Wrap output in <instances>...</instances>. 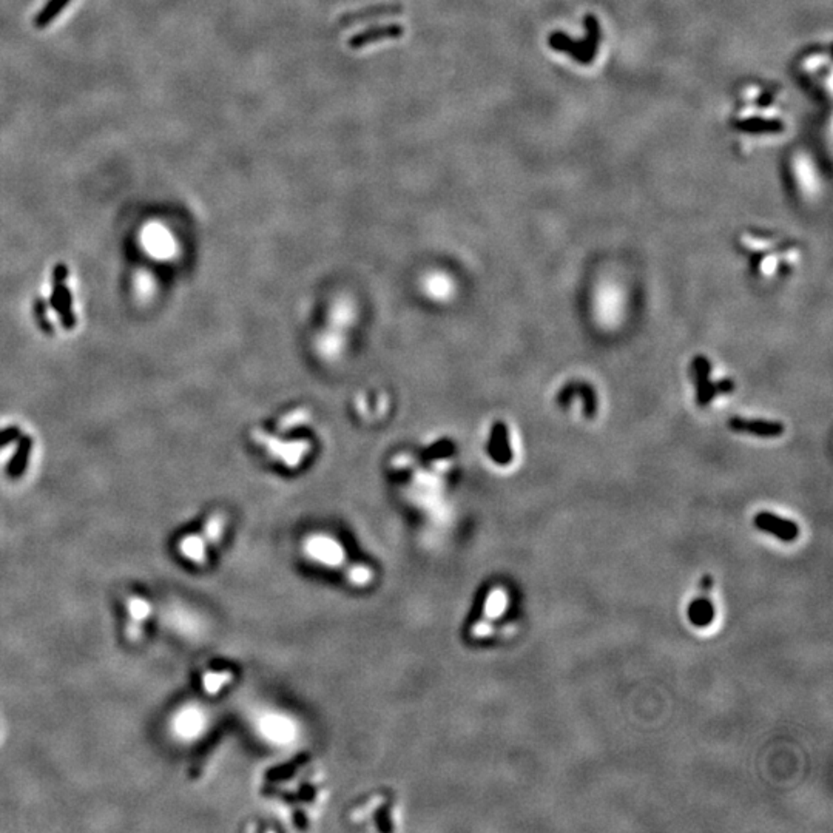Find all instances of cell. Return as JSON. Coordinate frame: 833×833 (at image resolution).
<instances>
[{
	"instance_id": "1",
	"label": "cell",
	"mask_w": 833,
	"mask_h": 833,
	"mask_svg": "<svg viewBox=\"0 0 833 833\" xmlns=\"http://www.w3.org/2000/svg\"><path fill=\"white\" fill-rule=\"evenodd\" d=\"M304 553L316 565L343 571L347 581L354 585L364 586L372 582L374 573L366 565L351 563L347 554L335 537L326 534H314L304 542Z\"/></svg>"
},
{
	"instance_id": "2",
	"label": "cell",
	"mask_w": 833,
	"mask_h": 833,
	"mask_svg": "<svg viewBox=\"0 0 833 833\" xmlns=\"http://www.w3.org/2000/svg\"><path fill=\"white\" fill-rule=\"evenodd\" d=\"M693 378L696 383V399L699 406L709 404L718 394H727L733 391V383L730 380H724L719 383H711L710 372L711 364L705 356H696L693 360Z\"/></svg>"
},
{
	"instance_id": "3",
	"label": "cell",
	"mask_w": 833,
	"mask_h": 833,
	"mask_svg": "<svg viewBox=\"0 0 833 833\" xmlns=\"http://www.w3.org/2000/svg\"><path fill=\"white\" fill-rule=\"evenodd\" d=\"M755 527L761 531H764L767 534H772L776 538H780L782 542H793L796 541L798 536H799V527L798 523H795L793 520L789 519H784L780 517V515H776L773 512H768V511H761L755 515Z\"/></svg>"
},
{
	"instance_id": "4",
	"label": "cell",
	"mask_w": 833,
	"mask_h": 833,
	"mask_svg": "<svg viewBox=\"0 0 833 833\" xmlns=\"http://www.w3.org/2000/svg\"><path fill=\"white\" fill-rule=\"evenodd\" d=\"M576 396L582 399L583 415L586 418H593L594 415H596L598 395H596V391H594V387L590 383L571 382L567 386H563L557 395V403L560 404V406L565 408L571 401H573V399H576Z\"/></svg>"
},
{
	"instance_id": "5",
	"label": "cell",
	"mask_w": 833,
	"mask_h": 833,
	"mask_svg": "<svg viewBox=\"0 0 833 833\" xmlns=\"http://www.w3.org/2000/svg\"><path fill=\"white\" fill-rule=\"evenodd\" d=\"M403 36H404V27L399 25V23H389V25L372 27V28L361 31V33L355 34L349 39L347 45H349V49L359 50V49H363V46H368L370 44L382 42V41H391V39H399Z\"/></svg>"
},
{
	"instance_id": "6",
	"label": "cell",
	"mask_w": 833,
	"mask_h": 833,
	"mask_svg": "<svg viewBox=\"0 0 833 833\" xmlns=\"http://www.w3.org/2000/svg\"><path fill=\"white\" fill-rule=\"evenodd\" d=\"M730 430L735 432L756 435V437H780L784 434V426L777 422H768V420H750V418H732L728 422Z\"/></svg>"
},
{
	"instance_id": "7",
	"label": "cell",
	"mask_w": 833,
	"mask_h": 833,
	"mask_svg": "<svg viewBox=\"0 0 833 833\" xmlns=\"http://www.w3.org/2000/svg\"><path fill=\"white\" fill-rule=\"evenodd\" d=\"M403 11H404L403 5H399V4L374 5V6H368V8H363V10L351 11L344 15H341L338 23L341 27H349V25H355V23H361V22H366V20L389 18V15H399Z\"/></svg>"
},
{
	"instance_id": "8",
	"label": "cell",
	"mask_w": 833,
	"mask_h": 833,
	"mask_svg": "<svg viewBox=\"0 0 833 833\" xmlns=\"http://www.w3.org/2000/svg\"><path fill=\"white\" fill-rule=\"evenodd\" d=\"M688 619L696 626H709L715 619V607L707 594L696 598L688 607Z\"/></svg>"
},
{
	"instance_id": "9",
	"label": "cell",
	"mask_w": 833,
	"mask_h": 833,
	"mask_svg": "<svg viewBox=\"0 0 833 833\" xmlns=\"http://www.w3.org/2000/svg\"><path fill=\"white\" fill-rule=\"evenodd\" d=\"M73 0H46V4L42 6V10L34 15L33 25L37 30L49 28L54 20H58L59 15L67 10V6Z\"/></svg>"
},
{
	"instance_id": "10",
	"label": "cell",
	"mask_w": 833,
	"mask_h": 833,
	"mask_svg": "<svg viewBox=\"0 0 833 833\" xmlns=\"http://www.w3.org/2000/svg\"><path fill=\"white\" fill-rule=\"evenodd\" d=\"M53 306L54 309H58L60 316H62V321L65 326L71 328L75 324V318H73V314H71V299H70V292L63 288L62 284L56 285L54 289V295H53Z\"/></svg>"
},
{
	"instance_id": "11",
	"label": "cell",
	"mask_w": 833,
	"mask_h": 833,
	"mask_svg": "<svg viewBox=\"0 0 833 833\" xmlns=\"http://www.w3.org/2000/svg\"><path fill=\"white\" fill-rule=\"evenodd\" d=\"M493 449L496 452V458L498 462H502L503 465L506 462H510L511 458V451H510V444H508V435H506V430L503 425H497L496 430H494V439H493Z\"/></svg>"
},
{
	"instance_id": "12",
	"label": "cell",
	"mask_w": 833,
	"mask_h": 833,
	"mask_svg": "<svg viewBox=\"0 0 833 833\" xmlns=\"http://www.w3.org/2000/svg\"><path fill=\"white\" fill-rule=\"evenodd\" d=\"M182 551H184L187 557L192 560L201 562L202 559H205V551H207L205 550V541H202L200 536L190 537L182 543Z\"/></svg>"
},
{
	"instance_id": "13",
	"label": "cell",
	"mask_w": 833,
	"mask_h": 833,
	"mask_svg": "<svg viewBox=\"0 0 833 833\" xmlns=\"http://www.w3.org/2000/svg\"><path fill=\"white\" fill-rule=\"evenodd\" d=\"M28 449H30V440L25 439V440H23V443H22L20 451L18 452V456H15L13 458V462H11L10 467H8V472H10V475H13V477H18V475L23 471V467H25V465H27V457H28Z\"/></svg>"
},
{
	"instance_id": "14",
	"label": "cell",
	"mask_w": 833,
	"mask_h": 833,
	"mask_svg": "<svg viewBox=\"0 0 833 833\" xmlns=\"http://www.w3.org/2000/svg\"><path fill=\"white\" fill-rule=\"evenodd\" d=\"M130 614L133 616V619H136V621H142V619H146L148 616V604L146 600L142 599H133L130 602Z\"/></svg>"
},
{
	"instance_id": "15",
	"label": "cell",
	"mask_w": 833,
	"mask_h": 833,
	"mask_svg": "<svg viewBox=\"0 0 833 833\" xmlns=\"http://www.w3.org/2000/svg\"><path fill=\"white\" fill-rule=\"evenodd\" d=\"M19 431L14 430V427H8V430L0 431V444H5V443H10L14 437H18Z\"/></svg>"
}]
</instances>
